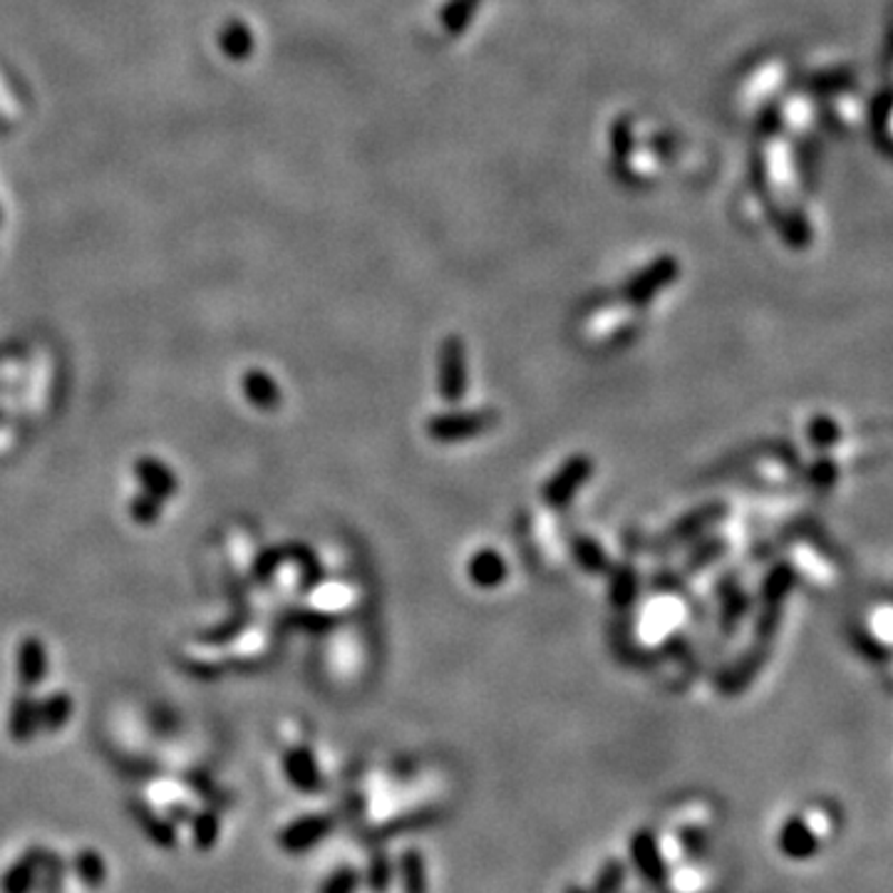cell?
Here are the masks:
<instances>
[{
	"label": "cell",
	"mask_w": 893,
	"mask_h": 893,
	"mask_svg": "<svg viewBox=\"0 0 893 893\" xmlns=\"http://www.w3.org/2000/svg\"><path fill=\"white\" fill-rule=\"evenodd\" d=\"M497 424L494 412L487 410H452L442 412V415H434L428 422V432L432 440L454 444V442H467L474 440L479 434L489 432Z\"/></svg>",
	"instance_id": "cell-1"
},
{
	"label": "cell",
	"mask_w": 893,
	"mask_h": 893,
	"mask_svg": "<svg viewBox=\"0 0 893 893\" xmlns=\"http://www.w3.org/2000/svg\"><path fill=\"white\" fill-rule=\"evenodd\" d=\"M591 474H593V462L588 460L586 454H573L571 460H566L561 464V470L549 479L547 487H543V502L551 509L569 507L576 494L588 484Z\"/></svg>",
	"instance_id": "cell-2"
},
{
	"label": "cell",
	"mask_w": 893,
	"mask_h": 893,
	"mask_svg": "<svg viewBox=\"0 0 893 893\" xmlns=\"http://www.w3.org/2000/svg\"><path fill=\"white\" fill-rule=\"evenodd\" d=\"M333 826H335V820L325 812H313L306 816H298V820H293L286 830L278 834V846L283 848V852L293 854V856L306 854L313 846L323 844L325 838L331 836Z\"/></svg>",
	"instance_id": "cell-3"
},
{
	"label": "cell",
	"mask_w": 893,
	"mask_h": 893,
	"mask_svg": "<svg viewBox=\"0 0 893 893\" xmlns=\"http://www.w3.org/2000/svg\"><path fill=\"white\" fill-rule=\"evenodd\" d=\"M628 854H630V864H634L636 874L646 881L648 886L660 889L663 884H666L670 876L668 864H666V858H663L656 834H652L650 830H638L634 836H630Z\"/></svg>",
	"instance_id": "cell-4"
},
{
	"label": "cell",
	"mask_w": 893,
	"mask_h": 893,
	"mask_svg": "<svg viewBox=\"0 0 893 893\" xmlns=\"http://www.w3.org/2000/svg\"><path fill=\"white\" fill-rule=\"evenodd\" d=\"M467 353L462 341L450 337L442 345L440 351V375H438V387L440 398L446 405H460L467 395Z\"/></svg>",
	"instance_id": "cell-5"
},
{
	"label": "cell",
	"mask_w": 893,
	"mask_h": 893,
	"mask_svg": "<svg viewBox=\"0 0 893 893\" xmlns=\"http://www.w3.org/2000/svg\"><path fill=\"white\" fill-rule=\"evenodd\" d=\"M283 769H286L288 782L301 792L315 794L323 787V775H321L318 762H315L311 749H306V747L288 749L286 757H283Z\"/></svg>",
	"instance_id": "cell-6"
},
{
	"label": "cell",
	"mask_w": 893,
	"mask_h": 893,
	"mask_svg": "<svg viewBox=\"0 0 893 893\" xmlns=\"http://www.w3.org/2000/svg\"><path fill=\"white\" fill-rule=\"evenodd\" d=\"M467 573H470V581L484 591H492V588L502 586L509 576V566L504 557L494 549H482L477 551L467 566Z\"/></svg>",
	"instance_id": "cell-7"
},
{
	"label": "cell",
	"mask_w": 893,
	"mask_h": 893,
	"mask_svg": "<svg viewBox=\"0 0 893 893\" xmlns=\"http://www.w3.org/2000/svg\"><path fill=\"white\" fill-rule=\"evenodd\" d=\"M46 856V848H30L18 862L6 871L3 881H0V891L3 893H30L38 884L40 864Z\"/></svg>",
	"instance_id": "cell-8"
},
{
	"label": "cell",
	"mask_w": 893,
	"mask_h": 893,
	"mask_svg": "<svg viewBox=\"0 0 893 893\" xmlns=\"http://www.w3.org/2000/svg\"><path fill=\"white\" fill-rule=\"evenodd\" d=\"M398 884L402 893H428L430 891V876H428V862L420 848H405L398 856Z\"/></svg>",
	"instance_id": "cell-9"
},
{
	"label": "cell",
	"mask_w": 893,
	"mask_h": 893,
	"mask_svg": "<svg viewBox=\"0 0 893 893\" xmlns=\"http://www.w3.org/2000/svg\"><path fill=\"white\" fill-rule=\"evenodd\" d=\"M363 881L373 893H387L392 884H395V864H392V858L383 852V848L370 854Z\"/></svg>",
	"instance_id": "cell-10"
},
{
	"label": "cell",
	"mask_w": 893,
	"mask_h": 893,
	"mask_svg": "<svg viewBox=\"0 0 893 893\" xmlns=\"http://www.w3.org/2000/svg\"><path fill=\"white\" fill-rule=\"evenodd\" d=\"M72 871H75V876H78L87 889H100L105 884V879H107L105 858L97 852H90V848L75 856Z\"/></svg>",
	"instance_id": "cell-11"
},
{
	"label": "cell",
	"mask_w": 893,
	"mask_h": 893,
	"mask_svg": "<svg viewBox=\"0 0 893 893\" xmlns=\"http://www.w3.org/2000/svg\"><path fill=\"white\" fill-rule=\"evenodd\" d=\"M137 822L157 846L169 848V846L177 844V834H174V826L167 820H161L159 814L149 812L147 807H137Z\"/></svg>",
	"instance_id": "cell-12"
},
{
	"label": "cell",
	"mask_w": 893,
	"mask_h": 893,
	"mask_svg": "<svg viewBox=\"0 0 893 893\" xmlns=\"http://www.w3.org/2000/svg\"><path fill=\"white\" fill-rule=\"evenodd\" d=\"M626 879H628V866L620 862V858H611V862H606L598 869L591 893H624Z\"/></svg>",
	"instance_id": "cell-13"
},
{
	"label": "cell",
	"mask_w": 893,
	"mask_h": 893,
	"mask_svg": "<svg viewBox=\"0 0 893 893\" xmlns=\"http://www.w3.org/2000/svg\"><path fill=\"white\" fill-rule=\"evenodd\" d=\"M363 884V874L351 864H343L333 869L328 876L323 879L318 893H357Z\"/></svg>",
	"instance_id": "cell-14"
},
{
	"label": "cell",
	"mask_w": 893,
	"mask_h": 893,
	"mask_svg": "<svg viewBox=\"0 0 893 893\" xmlns=\"http://www.w3.org/2000/svg\"><path fill=\"white\" fill-rule=\"evenodd\" d=\"M65 862L52 852H46L42 856V864H40V874H38V884L36 889L40 893H62L65 886Z\"/></svg>",
	"instance_id": "cell-15"
},
{
	"label": "cell",
	"mask_w": 893,
	"mask_h": 893,
	"mask_svg": "<svg viewBox=\"0 0 893 893\" xmlns=\"http://www.w3.org/2000/svg\"><path fill=\"white\" fill-rule=\"evenodd\" d=\"M219 830H222V822L219 816L212 814V812H202L194 816V844L196 848H202V852H209V848L219 842Z\"/></svg>",
	"instance_id": "cell-16"
},
{
	"label": "cell",
	"mask_w": 893,
	"mask_h": 893,
	"mask_svg": "<svg viewBox=\"0 0 893 893\" xmlns=\"http://www.w3.org/2000/svg\"><path fill=\"white\" fill-rule=\"evenodd\" d=\"M573 553H576V561H579L586 571H593V573L606 571V566H608L606 551L598 547L596 541L579 537L573 541Z\"/></svg>",
	"instance_id": "cell-17"
},
{
	"label": "cell",
	"mask_w": 893,
	"mask_h": 893,
	"mask_svg": "<svg viewBox=\"0 0 893 893\" xmlns=\"http://www.w3.org/2000/svg\"><path fill=\"white\" fill-rule=\"evenodd\" d=\"M636 591H638L636 573H634V571H628V569H618L616 576H614V583H611V598H614V603L628 606V603L636 598Z\"/></svg>",
	"instance_id": "cell-18"
},
{
	"label": "cell",
	"mask_w": 893,
	"mask_h": 893,
	"mask_svg": "<svg viewBox=\"0 0 893 893\" xmlns=\"http://www.w3.org/2000/svg\"><path fill=\"white\" fill-rule=\"evenodd\" d=\"M680 846L683 852L688 854L690 858H700L705 854V846H707V838L705 832L700 826H685L680 832Z\"/></svg>",
	"instance_id": "cell-19"
},
{
	"label": "cell",
	"mask_w": 893,
	"mask_h": 893,
	"mask_svg": "<svg viewBox=\"0 0 893 893\" xmlns=\"http://www.w3.org/2000/svg\"><path fill=\"white\" fill-rule=\"evenodd\" d=\"M254 383L258 385L256 390H254V400H258L261 405H274L276 402V387H274V383H271V380L266 377V375H254Z\"/></svg>",
	"instance_id": "cell-20"
},
{
	"label": "cell",
	"mask_w": 893,
	"mask_h": 893,
	"mask_svg": "<svg viewBox=\"0 0 893 893\" xmlns=\"http://www.w3.org/2000/svg\"><path fill=\"white\" fill-rule=\"evenodd\" d=\"M874 630L879 634V638L893 640V614H891V611H889V614H881V616L874 620Z\"/></svg>",
	"instance_id": "cell-21"
},
{
	"label": "cell",
	"mask_w": 893,
	"mask_h": 893,
	"mask_svg": "<svg viewBox=\"0 0 893 893\" xmlns=\"http://www.w3.org/2000/svg\"><path fill=\"white\" fill-rule=\"evenodd\" d=\"M566 893H591V889H583V886H569Z\"/></svg>",
	"instance_id": "cell-22"
}]
</instances>
